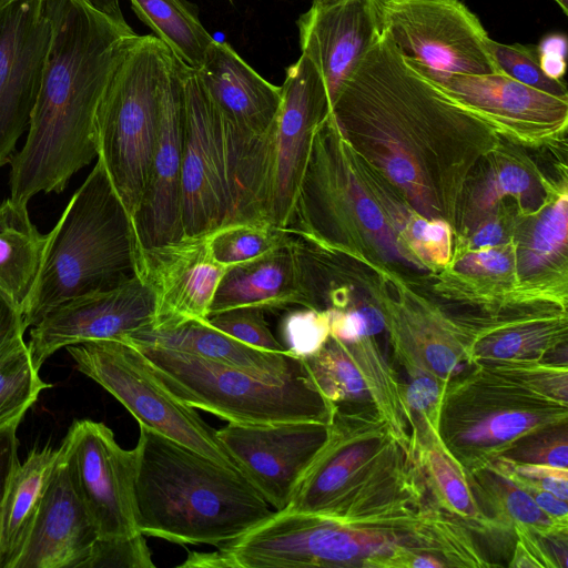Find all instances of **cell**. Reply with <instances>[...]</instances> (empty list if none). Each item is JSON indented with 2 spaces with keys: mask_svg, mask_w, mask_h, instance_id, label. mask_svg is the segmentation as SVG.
<instances>
[{
  "mask_svg": "<svg viewBox=\"0 0 568 568\" xmlns=\"http://www.w3.org/2000/svg\"><path fill=\"white\" fill-rule=\"evenodd\" d=\"M511 265L508 254L497 248L485 247L465 255L457 270L467 274H504Z\"/></svg>",
  "mask_w": 568,
  "mask_h": 568,
  "instance_id": "bcb514c9",
  "label": "cell"
},
{
  "mask_svg": "<svg viewBox=\"0 0 568 568\" xmlns=\"http://www.w3.org/2000/svg\"><path fill=\"white\" fill-rule=\"evenodd\" d=\"M531 176L521 166L507 164L489 173L474 196L477 214L487 213L506 195H525L531 189Z\"/></svg>",
  "mask_w": 568,
  "mask_h": 568,
  "instance_id": "b9f144b4",
  "label": "cell"
},
{
  "mask_svg": "<svg viewBox=\"0 0 568 568\" xmlns=\"http://www.w3.org/2000/svg\"><path fill=\"white\" fill-rule=\"evenodd\" d=\"M59 448H33L13 469L0 507V568H12L32 528Z\"/></svg>",
  "mask_w": 568,
  "mask_h": 568,
  "instance_id": "f1b7e54d",
  "label": "cell"
},
{
  "mask_svg": "<svg viewBox=\"0 0 568 568\" xmlns=\"http://www.w3.org/2000/svg\"><path fill=\"white\" fill-rule=\"evenodd\" d=\"M58 448L32 528L12 568H85L99 539L70 464Z\"/></svg>",
  "mask_w": 568,
  "mask_h": 568,
  "instance_id": "ffe728a7",
  "label": "cell"
},
{
  "mask_svg": "<svg viewBox=\"0 0 568 568\" xmlns=\"http://www.w3.org/2000/svg\"><path fill=\"white\" fill-rule=\"evenodd\" d=\"M328 315L331 336L343 342H356L374 336L385 327L384 315L373 306L353 311L321 310Z\"/></svg>",
  "mask_w": 568,
  "mask_h": 568,
  "instance_id": "7bdbcfd3",
  "label": "cell"
},
{
  "mask_svg": "<svg viewBox=\"0 0 568 568\" xmlns=\"http://www.w3.org/2000/svg\"><path fill=\"white\" fill-rule=\"evenodd\" d=\"M503 457L517 464L568 468V424L545 428L521 438Z\"/></svg>",
  "mask_w": 568,
  "mask_h": 568,
  "instance_id": "ab89813d",
  "label": "cell"
},
{
  "mask_svg": "<svg viewBox=\"0 0 568 568\" xmlns=\"http://www.w3.org/2000/svg\"><path fill=\"white\" fill-rule=\"evenodd\" d=\"M123 342L192 354L270 379L283 378L303 368L302 359L288 352L276 353L252 347L202 321H187L161 329L148 327L126 336Z\"/></svg>",
  "mask_w": 568,
  "mask_h": 568,
  "instance_id": "d4e9b609",
  "label": "cell"
},
{
  "mask_svg": "<svg viewBox=\"0 0 568 568\" xmlns=\"http://www.w3.org/2000/svg\"><path fill=\"white\" fill-rule=\"evenodd\" d=\"M60 448L99 539H124L141 534L135 505L134 448H122L111 428L91 419L74 420Z\"/></svg>",
  "mask_w": 568,
  "mask_h": 568,
  "instance_id": "5bb4252c",
  "label": "cell"
},
{
  "mask_svg": "<svg viewBox=\"0 0 568 568\" xmlns=\"http://www.w3.org/2000/svg\"><path fill=\"white\" fill-rule=\"evenodd\" d=\"M204 322L252 347L276 353L286 352L271 332L262 308L234 307L211 314Z\"/></svg>",
  "mask_w": 568,
  "mask_h": 568,
  "instance_id": "f35d334b",
  "label": "cell"
},
{
  "mask_svg": "<svg viewBox=\"0 0 568 568\" xmlns=\"http://www.w3.org/2000/svg\"><path fill=\"white\" fill-rule=\"evenodd\" d=\"M382 31L426 77L500 73L478 17L459 0H379Z\"/></svg>",
  "mask_w": 568,
  "mask_h": 568,
  "instance_id": "8fae6325",
  "label": "cell"
},
{
  "mask_svg": "<svg viewBox=\"0 0 568 568\" xmlns=\"http://www.w3.org/2000/svg\"><path fill=\"white\" fill-rule=\"evenodd\" d=\"M19 0H0V8Z\"/></svg>",
  "mask_w": 568,
  "mask_h": 568,
  "instance_id": "9f6ffc18",
  "label": "cell"
},
{
  "mask_svg": "<svg viewBox=\"0 0 568 568\" xmlns=\"http://www.w3.org/2000/svg\"><path fill=\"white\" fill-rule=\"evenodd\" d=\"M405 372L407 381L404 383V395L414 424L413 442L423 435H439L442 403L447 383L423 369Z\"/></svg>",
  "mask_w": 568,
  "mask_h": 568,
  "instance_id": "d590c367",
  "label": "cell"
},
{
  "mask_svg": "<svg viewBox=\"0 0 568 568\" xmlns=\"http://www.w3.org/2000/svg\"><path fill=\"white\" fill-rule=\"evenodd\" d=\"M21 313L0 295V348L26 333Z\"/></svg>",
  "mask_w": 568,
  "mask_h": 568,
  "instance_id": "681fc988",
  "label": "cell"
},
{
  "mask_svg": "<svg viewBox=\"0 0 568 568\" xmlns=\"http://www.w3.org/2000/svg\"><path fill=\"white\" fill-rule=\"evenodd\" d=\"M408 240L424 258L435 263H446L450 255V230L440 220H414L408 231Z\"/></svg>",
  "mask_w": 568,
  "mask_h": 568,
  "instance_id": "ee69618b",
  "label": "cell"
},
{
  "mask_svg": "<svg viewBox=\"0 0 568 568\" xmlns=\"http://www.w3.org/2000/svg\"><path fill=\"white\" fill-rule=\"evenodd\" d=\"M382 162L389 176L403 189L410 191L413 194H418L424 190L423 178L417 164L400 148H395L389 143Z\"/></svg>",
  "mask_w": 568,
  "mask_h": 568,
  "instance_id": "f6af8a7d",
  "label": "cell"
},
{
  "mask_svg": "<svg viewBox=\"0 0 568 568\" xmlns=\"http://www.w3.org/2000/svg\"><path fill=\"white\" fill-rule=\"evenodd\" d=\"M136 17L184 65L197 70L214 38L189 0H129Z\"/></svg>",
  "mask_w": 568,
  "mask_h": 568,
  "instance_id": "f546056e",
  "label": "cell"
},
{
  "mask_svg": "<svg viewBox=\"0 0 568 568\" xmlns=\"http://www.w3.org/2000/svg\"><path fill=\"white\" fill-rule=\"evenodd\" d=\"M155 300L140 277L115 288L69 300L30 327L28 347L40 369L61 348L91 341H123L152 325Z\"/></svg>",
  "mask_w": 568,
  "mask_h": 568,
  "instance_id": "e0dca14e",
  "label": "cell"
},
{
  "mask_svg": "<svg viewBox=\"0 0 568 568\" xmlns=\"http://www.w3.org/2000/svg\"><path fill=\"white\" fill-rule=\"evenodd\" d=\"M48 234L32 223L28 204L10 196L0 202V295L23 316L37 285Z\"/></svg>",
  "mask_w": 568,
  "mask_h": 568,
  "instance_id": "83f0119b",
  "label": "cell"
},
{
  "mask_svg": "<svg viewBox=\"0 0 568 568\" xmlns=\"http://www.w3.org/2000/svg\"><path fill=\"white\" fill-rule=\"evenodd\" d=\"M183 124L181 63L175 59L162 95L159 133L146 184L133 217L141 248L164 245L183 237Z\"/></svg>",
  "mask_w": 568,
  "mask_h": 568,
  "instance_id": "d6986e66",
  "label": "cell"
},
{
  "mask_svg": "<svg viewBox=\"0 0 568 568\" xmlns=\"http://www.w3.org/2000/svg\"><path fill=\"white\" fill-rule=\"evenodd\" d=\"M452 378L444 392L439 438L468 474L487 467L521 438L568 424V405L484 363Z\"/></svg>",
  "mask_w": 568,
  "mask_h": 568,
  "instance_id": "52a82bcc",
  "label": "cell"
},
{
  "mask_svg": "<svg viewBox=\"0 0 568 568\" xmlns=\"http://www.w3.org/2000/svg\"><path fill=\"white\" fill-rule=\"evenodd\" d=\"M503 234L501 225L498 222H486L474 234L473 246L478 248L494 246L503 240Z\"/></svg>",
  "mask_w": 568,
  "mask_h": 568,
  "instance_id": "f907efd6",
  "label": "cell"
},
{
  "mask_svg": "<svg viewBox=\"0 0 568 568\" xmlns=\"http://www.w3.org/2000/svg\"><path fill=\"white\" fill-rule=\"evenodd\" d=\"M134 450L136 517L144 536L220 547L275 511L240 470L144 426Z\"/></svg>",
  "mask_w": 568,
  "mask_h": 568,
  "instance_id": "7a4b0ae2",
  "label": "cell"
},
{
  "mask_svg": "<svg viewBox=\"0 0 568 568\" xmlns=\"http://www.w3.org/2000/svg\"><path fill=\"white\" fill-rule=\"evenodd\" d=\"M328 424L229 423L217 438L231 459L275 511L286 509L305 470L324 444Z\"/></svg>",
  "mask_w": 568,
  "mask_h": 568,
  "instance_id": "2e32d148",
  "label": "cell"
},
{
  "mask_svg": "<svg viewBox=\"0 0 568 568\" xmlns=\"http://www.w3.org/2000/svg\"><path fill=\"white\" fill-rule=\"evenodd\" d=\"M140 250L132 217L97 159L48 233L42 268L22 316L26 329L69 300L138 277Z\"/></svg>",
  "mask_w": 568,
  "mask_h": 568,
  "instance_id": "277c9868",
  "label": "cell"
},
{
  "mask_svg": "<svg viewBox=\"0 0 568 568\" xmlns=\"http://www.w3.org/2000/svg\"><path fill=\"white\" fill-rule=\"evenodd\" d=\"M338 1H342V0H313L312 4H314V6H326V4L335 3V2H338Z\"/></svg>",
  "mask_w": 568,
  "mask_h": 568,
  "instance_id": "11a10c76",
  "label": "cell"
},
{
  "mask_svg": "<svg viewBox=\"0 0 568 568\" xmlns=\"http://www.w3.org/2000/svg\"><path fill=\"white\" fill-rule=\"evenodd\" d=\"M118 23H126L119 0H82Z\"/></svg>",
  "mask_w": 568,
  "mask_h": 568,
  "instance_id": "816d5d0a",
  "label": "cell"
},
{
  "mask_svg": "<svg viewBox=\"0 0 568 568\" xmlns=\"http://www.w3.org/2000/svg\"><path fill=\"white\" fill-rule=\"evenodd\" d=\"M565 14H568V0H554Z\"/></svg>",
  "mask_w": 568,
  "mask_h": 568,
  "instance_id": "db71d44e",
  "label": "cell"
},
{
  "mask_svg": "<svg viewBox=\"0 0 568 568\" xmlns=\"http://www.w3.org/2000/svg\"><path fill=\"white\" fill-rule=\"evenodd\" d=\"M175 58L154 36H140L116 71L97 125L98 156L133 217L156 144L161 101Z\"/></svg>",
  "mask_w": 568,
  "mask_h": 568,
  "instance_id": "9c48e42d",
  "label": "cell"
},
{
  "mask_svg": "<svg viewBox=\"0 0 568 568\" xmlns=\"http://www.w3.org/2000/svg\"><path fill=\"white\" fill-rule=\"evenodd\" d=\"M296 24L301 52L321 73L332 105L382 34L379 0L312 4Z\"/></svg>",
  "mask_w": 568,
  "mask_h": 568,
  "instance_id": "44dd1931",
  "label": "cell"
},
{
  "mask_svg": "<svg viewBox=\"0 0 568 568\" xmlns=\"http://www.w3.org/2000/svg\"><path fill=\"white\" fill-rule=\"evenodd\" d=\"M51 41L26 142L10 164V197L29 203L64 191L98 156V118L122 61L139 39L82 0H43Z\"/></svg>",
  "mask_w": 568,
  "mask_h": 568,
  "instance_id": "6da1fadb",
  "label": "cell"
},
{
  "mask_svg": "<svg viewBox=\"0 0 568 568\" xmlns=\"http://www.w3.org/2000/svg\"><path fill=\"white\" fill-rule=\"evenodd\" d=\"M181 63V62H180ZM183 87V237L204 235L234 211L223 120L196 70L181 63Z\"/></svg>",
  "mask_w": 568,
  "mask_h": 568,
  "instance_id": "7c38bea8",
  "label": "cell"
},
{
  "mask_svg": "<svg viewBox=\"0 0 568 568\" xmlns=\"http://www.w3.org/2000/svg\"><path fill=\"white\" fill-rule=\"evenodd\" d=\"M430 550L427 523L410 516L344 521L288 510L217 549L224 568H403L410 554Z\"/></svg>",
  "mask_w": 568,
  "mask_h": 568,
  "instance_id": "5b68a950",
  "label": "cell"
},
{
  "mask_svg": "<svg viewBox=\"0 0 568 568\" xmlns=\"http://www.w3.org/2000/svg\"><path fill=\"white\" fill-rule=\"evenodd\" d=\"M280 336L286 352L305 359L316 354L331 336L328 315L311 307L291 310L281 320Z\"/></svg>",
  "mask_w": 568,
  "mask_h": 568,
  "instance_id": "74e56055",
  "label": "cell"
},
{
  "mask_svg": "<svg viewBox=\"0 0 568 568\" xmlns=\"http://www.w3.org/2000/svg\"><path fill=\"white\" fill-rule=\"evenodd\" d=\"M43 0L0 8V169L28 130L51 41Z\"/></svg>",
  "mask_w": 568,
  "mask_h": 568,
  "instance_id": "9a60e30c",
  "label": "cell"
},
{
  "mask_svg": "<svg viewBox=\"0 0 568 568\" xmlns=\"http://www.w3.org/2000/svg\"><path fill=\"white\" fill-rule=\"evenodd\" d=\"M230 2H233V0H229Z\"/></svg>",
  "mask_w": 568,
  "mask_h": 568,
  "instance_id": "6f0895ef",
  "label": "cell"
},
{
  "mask_svg": "<svg viewBox=\"0 0 568 568\" xmlns=\"http://www.w3.org/2000/svg\"><path fill=\"white\" fill-rule=\"evenodd\" d=\"M427 78L498 129L540 135L566 126L568 99L530 88L503 73H450Z\"/></svg>",
  "mask_w": 568,
  "mask_h": 568,
  "instance_id": "7402d4cb",
  "label": "cell"
},
{
  "mask_svg": "<svg viewBox=\"0 0 568 568\" xmlns=\"http://www.w3.org/2000/svg\"><path fill=\"white\" fill-rule=\"evenodd\" d=\"M18 428L0 430V507L9 478L18 465Z\"/></svg>",
  "mask_w": 568,
  "mask_h": 568,
  "instance_id": "7dc6e473",
  "label": "cell"
},
{
  "mask_svg": "<svg viewBox=\"0 0 568 568\" xmlns=\"http://www.w3.org/2000/svg\"><path fill=\"white\" fill-rule=\"evenodd\" d=\"M65 349L77 369L119 400L140 426L240 470L221 445L216 429L162 384L149 359L134 345L123 341H91Z\"/></svg>",
  "mask_w": 568,
  "mask_h": 568,
  "instance_id": "30bf717a",
  "label": "cell"
},
{
  "mask_svg": "<svg viewBox=\"0 0 568 568\" xmlns=\"http://www.w3.org/2000/svg\"><path fill=\"white\" fill-rule=\"evenodd\" d=\"M486 48L500 73L539 91L568 99L566 83L542 68L539 48L506 44L486 38Z\"/></svg>",
  "mask_w": 568,
  "mask_h": 568,
  "instance_id": "836d02e7",
  "label": "cell"
},
{
  "mask_svg": "<svg viewBox=\"0 0 568 568\" xmlns=\"http://www.w3.org/2000/svg\"><path fill=\"white\" fill-rule=\"evenodd\" d=\"M568 200L562 194L537 222L523 256V271L531 274L549 265L567 246Z\"/></svg>",
  "mask_w": 568,
  "mask_h": 568,
  "instance_id": "e575fe53",
  "label": "cell"
},
{
  "mask_svg": "<svg viewBox=\"0 0 568 568\" xmlns=\"http://www.w3.org/2000/svg\"><path fill=\"white\" fill-rule=\"evenodd\" d=\"M509 567L526 568V567H539L538 561L528 552L525 546L516 540L513 558L508 564Z\"/></svg>",
  "mask_w": 568,
  "mask_h": 568,
  "instance_id": "f5cc1de1",
  "label": "cell"
},
{
  "mask_svg": "<svg viewBox=\"0 0 568 568\" xmlns=\"http://www.w3.org/2000/svg\"><path fill=\"white\" fill-rule=\"evenodd\" d=\"M511 483L528 494L547 515L557 520L568 523L567 501L559 499L547 490L536 488L520 481Z\"/></svg>",
  "mask_w": 568,
  "mask_h": 568,
  "instance_id": "c3c4849f",
  "label": "cell"
},
{
  "mask_svg": "<svg viewBox=\"0 0 568 568\" xmlns=\"http://www.w3.org/2000/svg\"><path fill=\"white\" fill-rule=\"evenodd\" d=\"M310 307L298 236L245 262L227 266L215 291L209 315L234 307L265 311Z\"/></svg>",
  "mask_w": 568,
  "mask_h": 568,
  "instance_id": "cb8c5ba5",
  "label": "cell"
},
{
  "mask_svg": "<svg viewBox=\"0 0 568 568\" xmlns=\"http://www.w3.org/2000/svg\"><path fill=\"white\" fill-rule=\"evenodd\" d=\"M302 362L316 390L332 408L373 409L412 455L414 424L404 382L373 336L356 342L329 336L316 354Z\"/></svg>",
  "mask_w": 568,
  "mask_h": 568,
  "instance_id": "4fadbf2b",
  "label": "cell"
},
{
  "mask_svg": "<svg viewBox=\"0 0 568 568\" xmlns=\"http://www.w3.org/2000/svg\"><path fill=\"white\" fill-rule=\"evenodd\" d=\"M469 366L501 359H542L566 344L567 325L560 317H534L456 325Z\"/></svg>",
  "mask_w": 568,
  "mask_h": 568,
  "instance_id": "4316f807",
  "label": "cell"
},
{
  "mask_svg": "<svg viewBox=\"0 0 568 568\" xmlns=\"http://www.w3.org/2000/svg\"><path fill=\"white\" fill-rule=\"evenodd\" d=\"M282 101L270 131L250 141L237 172L241 221L287 227L318 126L331 114L323 78L301 57L286 68Z\"/></svg>",
  "mask_w": 568,
  "mask_h": 568,
  "instance_id": "8992f818",
  "label": "cell"
},
{
  "mask_svg": "<svg viewBox=\"0 0 568 568\" xmlns=\"http://www.w3.org/2000/svg\"><path fill=\"white\" fill-rule=\"evenodd\" d=\"M226 268L212 256L206 234L141 248L139 276L151 287L155 300L149 328L204 322Z\"/></svg>",
  "mask_w": 568,
  "mask_h": 568,
  "instance_id": "ac0fdd59",
  "label": "cell"
},
{
  "mask_svg": "<svg viewBox=\"0 0 568 568\" xmlns=\"http://www.w3.org/2000/svg\"><path fill=\"white\" fill-rule=\"evenodd\" d=\"M150 362L162 384L181 402L229 423L267 425L328 423L332 407L311 382L304 366L270 379L192 354L132 343Z\"/></svg>",
  "mask_w": 568,
  "mask_h": 568,
  "instance_id": "ba28073f",
  "label": "cell"
},
{
  "mask_svg": "<svg viewBox=\"0 0 568 568\" xmlns=\"http://www.w3.org/2000/svg\"><path fill=\"white\" fill-rule=\"evenodd\" d=\"M49 387L39 376L23 337L0 348V430L18 428L41 392Z\"/></svg>",
  "mask_w": 568,
  "mask_h": 568,
  "instance_id": "1f68e13d",
  "label": "cell"
},
{
  "mask_svg": "<svg viewBox=\"0 0 568 568\" xmlns=\"http://www.w3.org/2000/svg\"><path fill=\"white\" fill-rule=\"evenodd\" d=\"M477 497L505 532L527 529L544 539H568V523L547 515L523 489L504 476L484 468L469 475Z\"/></svg>",
  "mask_w": 568,
  "mask_h": 568,
  "instance_id": "4dcf8cb0",
  "label": "cell"
},
{
  "mask_svg": "<svg viewBox=\"0 0 568 568\" xmlns=\"http://www.w3.org/2000/svg\"><path fill=\"white\" fill-rule=\"evenodd\" d=\"M327 424V437L284 510L356 520L427 498L414 457L373 409L332 408Z\"/></svg>",
  "mask_w": 568,
  "mask_h": 568,
  "instance_id": "3957f363",
  "label": "cell"
},
{
  "mask_svg": "<svg viewBox=\"0 0 568 568\" xmlns=\"http://www.w3.org/2000/svg\"><path fill=\"white\" fill-rule=\"evenodd\" d=\"M412 455L437 507L477 534H507L483 508L469 475L449 455L439 435L415 438Z\"/></svg>",
  "mask_w": 568,
  "mask_h": 568,
  "instance_id": "484cf974",
  "label": "cell"
},
{
  "mask_svg": "<svg viewBox=\"0 0 568 568\" xmlns=\"http://www.w3.org/2000/svg\"><path fill=\"white\" fill-rule=\"evenodd\" d=\"M291 234L266 221H241L223 224L206 236L212 256L224 266H231L275 248Z\"/></svg>",
  "mask_w": 568,
  "mask_h": 568,
  "instance_id": "d6a6232c",
  "label": "cell"
},
{
  "mask_svg": "<svg viewBox=\"0 0 568 568\" xmlns=\"http://www.w3.org/2000/svg\"><path fill=\"white\" fill-rule=\"evenodd\" d=\"M97 567L154 568L155 565L144 535L139 534L124 539H98L85 565V568Z\"/></svg>",
  "mask_w": 568,
  "mask_h": 568,
  "instance_id": "60d3db41",
  "label": "cell"
},
{
  "mask_svg": "<svg viewBox=\"0 0 568 568\" xmlns=\"http://www.w3.org/2000/svg\"><path fill=\"white\" fill-rule=\"evenodd\" d=\"M483 363L537 393L568 405L567 362L560 364L542 359H501Z\"/></svg>",
  "mask_w": 568,
  "mask_h": 568,
  "instance_id": "8d00e7d4",
  "label": "cell"
},
{
  "mask_svg": "<svg viewBox=\"0 0 568 568\" xmlns=\"http://www.w3.org/2000/svg\"><path fill=\"white\" fill-rule=\"evenodd\" d=\"M196 72L230 131L242 138L270 131L281 105V87L261 77L229 43L214 39Z\"/></svg>",
  "mask_w": 568,
  "mask_h": 568,
  "instance_id": "603a6c76",
  "label": "cell"
}]
</instances>
